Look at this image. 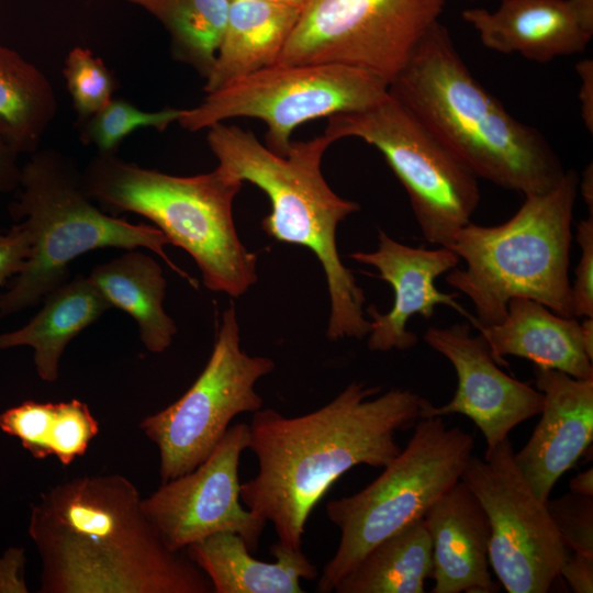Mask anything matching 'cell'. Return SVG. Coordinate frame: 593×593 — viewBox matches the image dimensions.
<instances>
[{
	"label": "cell",
	"instance_id": "obj_1",
	"mask_svg": "<svg viewBox=\"0 0 593 593\" xmlns=\"http://www.w3.org/2000/svg\"><path fill=\"white\" fill-rule=\"evenodd\" d=\"M380 391L351 382L304 415L287 417L273 409L253 413L248 449L258 471L240 483V501L272 523L281 544L301 548L311 512L335 481L356 466L387 467L402 450L396 434L432 405L410 390Z\"/></svg>",
	"mask_w": 593,
	"mask_h": 593
},
{
	"label": "cell",
	"instance_id": "obj_2",
	"mask_svg": "<svg viewBox=\"0 0 593 593\" xmlns=\"http://www.w3.org/2000/svg\"><path fill=\"white\" fill-rule=\"evenodd\" d=\"M121 474L82 475L32 505L29 535L42 593H211L202 570L171 550Z\"/></svg>",
	"mask_w": 593,
	"mask_h": 593
},
{
	"label": "cell",
	"instance_id": "obj_3",
	"mask_svg": "<svg viewBox=\"0 0 593 593\" xmlns=\"http://www.w3.org/2000/svg\"><path fill=\"white\" fill-rule=\"evenodd\" d=\"M473 174L524 197L550 191L566 170L545 136L472 75L449 30L435 22L389 86Z\"/></svg>",
	"mask_w": 593,
	"mask_h": 593
},
{
	"label": "cell",
	"instance_id": "obj_4",
	"mask_svg": "<svg viewBox=\"0 0 593 593\" xmlns=\"http://www.w3.org/2000/svg\"><path fill=\"white\" fill-rule=\"evenodd\" d=\"M208 130L206 141L217 168L255 184L268 197L271 211L262 219L261 230L278 242L306 247L320 261L331 300L328 339L367 336L371 324L365 317L363 290L343 264L336 245L338 224L360 206L336 194L321 169L334 141L323 133L292 143L280 155L236 125L221 122Z\"/></svg>",
	"mask_w": 593,
	"mask_h": 593
},
{
	"label": "cell",
	"instance_id": "obj_5",
	"mask_svg": "<svg viewBox=\"0 0 593 593\" xmlns=\"http://www.w3.org/2000/svg\"><path fill=\"white\" fill-rule=\"evenodd\" d=\"M82 180L104 211L152 221L193 258L208 289L239 298L257 281V256L240 242L233 219L243 182L220 168L179 177L127 163L115 152H99Z\"/></svg>",
	"mask_w": 593,
	"mask_h": 593
},
{
	"label": "cell",
	"instance_id": "obj_6",
	"mask_svg": "<svg viewBox=\"0 0 593 593\" xmlns=\"http://www.w3.org/2000/svg\"><path fill=\"white\" fill-rule=\"evenodd\" d=\"M578 191L579 175L567 170L550 191L526 195L506 222H470L457 232L450 249L466 261V269L455 268L445 279L474 305V326L502 322L513 298L532 299L573 317L569 264Z\"/></svg>",
	"mask_w": 593,
	"mask_h": 593
},
{
	"label": "cell",
	"instance_id": "obj_7",
	"mask_svg": "<svg viewBox=\"0 0 593 593\" xmlns=\"http://www.w3.org/2000/svg\"><path fill=\"white\" fill-rule=\"evenodd\" d=\"M19 188L10 212L27 227L32 253L23 270L0 293V317L36 305L69 280V265L75 258L99 248H147L198 287L166 254L165 246L170 243L160 230L108 215L92 203L82 171L69 156L56 149L31 154L21 167Z\"/></svg>",
	"mask_w": 593,
	"mask_h": 593
},
{
	"label": "cell",
	"instance_id": "obj_8",
	"mask_svg": "<svg viewBox=\"0 0 593 593\" xmlns=\"http://www.w3.org/2000/svg\"><path fill=\"white\" fill-rule=\"evenodd\" d=\"M473 448V437L460 427H447L443 416L419 418L406 447L374 481L329 501L326 513L340 539L317 579V591L332 592L370 549L423 518L460 480Z\"/></svg>",
	"mask_w": 593,
	"mask_h": 593
},
{
	"label": "cell",
	"instance_id": "obj_9",
	"mask_svg": "<svg viewBox=\"0 0 593 593\" xmlns=\"http://www.w3.org/2000/svg\"><path fill=\"white\" fill-rule=\"evenodd\" d=\"M334 142L355 137L376 147L407 192L422 236L450 248L480 201L474 174L390 92L360 111L327 118Z\"/></svg>",
	"mask_w": 593,
	"mask_h": 593
},
{
	"label": "cell",
	"instance_id": "obj_10",
	"mask_svg": "<svg viewBox=\"0 0 593 593\" xmlns=\"http://www.w3.org/2000/svg\"><path fill=\"white\" fill-rule=\"evenodd\" d=\"M389 86L344 65L276 64L206 93L198 107L183 109L178 123L195 132L228 119H257L267 126L266 146L284 155L301 124L369 108L389 93Z\"/></svg>",
	"mask_w": 593,
	"mask_h": 593
},
{
	"label": "cell",
	"instance_id": "obj_11",
	"mask_svg": "<svg viewBox=\"0 0 593 593\" xmlns=\"http://www.w3.org/2000/svg\"><path fill=\"white\" fill-rule=\"evenodd\" d=\"M275 370L272 359L240 348L233 303L223 312L211 356L192 385L176 402L139 423L159 451L163 482L192 471L214 449L230 423L262 409L256 382Z\"/></svg>",
	"mask_w": 593,
	"mask_h": 593
},
{
	"label": "cell",
	"instance_id": "obj_12",
	"mask_svg": "<svg viewBox=\"0 0 593 593\" xmlns=\"http://www.w3.org/2000/svg\"><path fill=\"white\" fill-rule=\"evenodd\" d=\"M446 0H304L276 64H336L389 82L437 21ZM275 64V65H276Z\"/></svg>",
	"mask_w": 593,
	"mask_h": 593
},
{
	"label": "cell",
	"instance_id": "obj_13",
	"mask_svg": "<svg viewBox=\"0 0 593 593\" xmlns=\"http://www.w3.org/2000/svg\"><path fill=\"white\" fill-rule=\"evenodd\" d=\"M510 438L473 455L460 480L483 506L490 523L489 562L508 593H546L568 559L546 503L514 459Z\"/></svg>",
	"mask_w": 593,
	"mask_h": 593
},
{
	"label": "cell",
	"instance_id": "obj_14",
	"mask_svg": "<svg viewBox=\"0 0 593 593\" xmlns=\"http://www.w3.org/2000/svg\"><path fill=\"white\" fill-rule=\"evenodd\" d=\"M249 445V425L226 430L210 455L192 471L163 482L143 510L164 542L175 551L219 532L238 534L255 551L267 522L244 508L238 467Z\"/></svg>",
	"mask_w": 593,
	"mask_h": 593
},
{
	"label": "cell",
	"instance_id": "obj_15",
	"mask_svg": "<svg viewBox=\"0 0 593 593\" xmlns=\"http://www.w3.org/2000/svg\"><path fill=\"white\" fill-rule=\"evenodd\" d=\"M424 340L451 362L458 380L452 399L439 407L432 404L424 417L465 415L478 426L491 450L514 427L540 413L542 393L506 374L482 336L471 335L469 323L429 327Z\"/></svg>",
	"mask_w": 593,
	"mask_h": 593
},
{
	"label": "cell",
	"instance_id": "obj_16",
	"mask_svg": "<svg viewBox=\"0 0 593 593\" xmlns=\"http://www.w3.org/2000/svg\"><path fill=\"white\" fill-rule=\"evenodd\" d=\"M378 248L374 251H355L349 255L357 262L369 265L379 271V278L393 289L394 301L389 312L382 314L374 305L367 307L371 329L367 346L371 351L407 350L418 337L407 329L414 315L430 318L437 305L450 306L473 322L457 301L456 293L437 289L436 279L455 269L461 260L450 248L437 249L412 247L390 237L379 230Z\"/></svg>",
	"mask_w": 593,
	"mask_h": 593
},
{
	"label": "cell",
	"instance_id": "obj_17",
	"mask_svg": "<svg viewBox=\"0 0 593 593\" xmlns=\"http://www.w3.org/2000/svg\"><path fill=\"white\" fill-rule=\"evenodd\" d=\"M535 384L544 395L540 419L514 459L544 502L593 440V378L577 379L535 366Z\"/></svg>",
	"mask_w": 593,
	"mask_h": 593
},
{
	"label": "cell",
	"instance_id": "obj_18",
	"mask_svg": "<svg viewBox=\"0 0 593 593\" xmlns=\"http://www.w3.org/2000/svg\"><path fill=\"white\" fill-rule=\"evenodd\" d=\"M433 545L432 593H493L489 571L491 528L488 515L459 480L425 513Z\"/></svg>",
	"mask_w": 593,
	"mask_h": 593
},
{
	"label": "cell",
	"instance_id": "obj_19",
	"mask_svg": "<svg viewBox=\"0 0 593 593\" xmlns=\"http://www.w3.org/2000/svg\"><path fill=\"white\" fill-rule=\"evenodd\" d=\"M461 16L486 48L537 63L582 53L593 35L569 0H501L494 11L471 8Z\"/></svg>",
	"mask_w": 593,
	"mask_h": 593
},
{
	"label": "cell",
	"instance_id": "obj_20",
	"mask_svg": "<svg viewBox=\"0 0 593 593\" xmlns=\"http://www.w3.org/2000/svg\"><path fill=\"white\" fill-rule=\"evenodd\" d=\"M500 366L505 356L528 359L537 367L562 371L577 379L593 378L581 324L527 298H513L502 322L475 326Z\"/></svg>",
	"mask_w": 593,
	"mask_h": 593
},
{
	"label": "cell",
	"instance_id": "obj_21",
	"mask_svg": "<svg viewBox=\"0 0 593 593\" xmlns=\"http://www.w3.org/2000/svg\"><path fill=\"white\" fill-rule=\"evenodd\" d=\"M215 593H302L301 580L317 578V568L302 552L276 541L273 562L255 559L244 539L232 532L212 534L187 547Z\"/></svg>",
	"mask_w": 593,
	"mask_h": 593
},
{
	"label": "cell",
	"instance_id": "obj_22",
	"mask_svg": "<svg viewBox=\"0 0 593 593\" xmlns=\"http://www.w3.org/2000/svg\"><path fill=\"white\" fill-rule=\"evenodd\" d=\"M302 4L231 0L223 36L204 91L211 93L277 63Z\"/></svg>",
	"mask_w": 593,
	"mask_h": 593
},
{
	"label": "cell",
	"instance_id": "obj_23",
	"mask_svg": "<svg viewBox=\"0 0 593 593\" xmlns=\"http://www.w3.org/2000/svg\"><path fill=\"white\" fill-rule=\"evenodd\" d=\"M43 301V307L24 326L0 334V350L32 347L37 376L55 382L69 342L112 306L89 277L81 275L52 290Z\"/></svg>",
	"mask_w": 593,
	"mask_h": 593
},
{
	"label": "cell",
	"instance_id": "obj_24",
	"mask_svg": "<svg viewBox=\"0 0 593 593\" xmlns=\"http://www.w3.org/2000/svg\"><path fill=\"white\" fill-rule=\"evenodd\" d=\"M88 277L111 306L135 320L148 351L160 354L171 345L177 326L164 310L167 282L154 258L136 248L128 249L94 266Z\"/></svg>",
	"mask_w": 593,
	"mask_h": 593
},
{
	"label": "cell",
	"instance_id": "obj_25",
	"mask_svg": "<svg viewBox=\"0 0 593 593\" xmlns=\"http://www.w3.org/2000/svg\"><path fill=\"white\" fill-rule=\"evenodd\" d=\"M0 429L18 438L35 459L53 456L68 466L86 454L99 423L77 399L57 403L30 400L3 411Z\"/></svg>",
	"mask_w": 593,
	"mask_h": 593
},
{
	"label": "cell",
	"instance_id": "obj_26",
	"mask_svg": "<svg viewBox=\"0 0 593 593\" xmlns=\"http://www.w3.org/2000/svg\"><path fill=\"white\" fill-rule=\"evenodd\" d=\"M57 113L47 77L0 43V138L18 154H33Z\"/></svg>",
	"mask_w": 593,
	"mask_h": 593
},
{
	"label": "cell",
	"instance_id": "obj_27",
	"mask_svg": "<svg viewBox=\"0 0 593 593\" xmlns=\"http://www.w3.org/2000/svg\"><path fill=\"white\" fill-rule=\"evenodd\" d=\"M432 575V539L424 518H419L370 549L333 591L423 593Z\"/></svg>",
	"mask_w": 593,
	"mask_h": 593
},
{
	"label": "cell",
	"instance_id": "obj_28",
	"mask_svg": "<svg viewBox=\"0 0 593 593\" xmlns=\"http://www.w3.org/2000/svg\"><path fill=\"white\" fill-rule=\"evenodd\" d=\"M154 15L168 31L172 57L210 74L225 29L230 0H127Z\"/></svg>",
	"mask_w": 593,
	"mask_h": 593
},
{
	"label": "cell",
	"instance_id": "obj_29",
	"mask_svg": "<svg viewBox=\"0 0 593 593\" xmlns=\"http://www.w3.org/2000/svg\"><path fill=\"white\" fill-rule=\"evenodd\" d=\"M182 111L168 108L147 112L123 99H112L102 110L81 121L80 137L85 144H93L99 152H115L132 132L144 127L163 132L178 122Z\"/></svg>",
	"mask_w": 593,
	"mask_h": 593
},
{
	"label": "cell",
	"instance_id": "obj_30",
	"mask_svg": "<svg viewBox=\"0 0 593 593\" xmlns=\"http://www.w3.org/2000/svg\"><path fill=\"white\" fill-rule=\"evenodd\" d=\"M63 75L79 120L102 110L113 98L115 80L100 57L85 47H74L65 59Z\"/></svg>",
	"mask_w": 593,
	"mask_h": 593
},
{
	"label": "cell",
	"instance_id": "obj_31",
	"mask_svg": "<svg viewBox=\"0 0 593 593\" xmlns=\"http://www.w3.org/2000/svg\"><path fill=\"white\" fill-rule=\"evenodd\" d=\"M545 503L564 546L593 556V496L570 491Z\"/></svg>",
	"mask_w": 593,
	"mask_h": 593
},
{
	"label": "cell",
	"instance_id": "obj_32",
	"mask_svg": "<svg viewBox=\"0 0 593 593\" xmlns=\"http://www.w3.org/2000/svg\"><path fill=\"white\" fill-rule=\"evenodd\" d=\"M577 242L581 256L571 286L572 315L593 318V215L578 224Z\"/></svg>",
	"mask_w": 593,
	"mask_h": 593
},
{
	"label": "cell",
	"instance_id": "obj_33",
	"mask_svg": "<svg viewBox=\"0 0 593 593\" xmlns=\"http://www.w3.org/2000/svg\"><path fill=\"white\" fill-rule=\"evenodd\" d=\"M31 253L32 237L22 222L0 234V287L9 284L23 270Z\"/></svg>",
	"mask_w": 593,
	"mask_h": 593
},
{
	"label": "cell",
	"instance_id": "obj_34",
	"mask_svg": "<svg viewBox=\"0 0 593 593\" xmlns=\"http://www.w3.org/2000/svg\"><path fill=\"white\" fill-rule=\"evenodd\" d=\"M575 593L593 592V556L573 552L561 567L560 574Z\"/></svg>",
	"mask_w": 593,
	"mask_h": 593
},
{
	"label": "cell",
	"instance_id": "obj_35",
	"mask_svg": "<svg viewBox=\"0 0 593 593\" xmlns=\"http://www.w3.org/2000/svg\"><path fill=\"white\" fill-rule=\"evenodd\" d=\"M24 550L10 548L0 558V592H27L24 577Z\"/></svg>",
	"mask_w": 593,
	"mask_h": 593
},
{
	"label": "cell",
	"instance_id": "obj_36",
	"mask_svg": "<svg viewBox=\"0 0 593 593\" xmlns=\"http://www.w3.org/2000/svg\"><path fill=\"white\" fill-rule=\"evenodd\" d=\"M575 70L580 79L579 103L581 118L590 131L593 132V60L583 59L575 65Z\"/></svg>",
	"mask_w": 593,
	"mask_h": 593
},
{
	"label": "cell",
	"instance_id": "obj_37",
	"mask_svg": "<svg viewBox=\"0 0 593 593\" xmlns=\"http://www.w3.org/2000/svg\"><path fill=\"white\" fill-rule=\"evenodd\" d=\"M18 153L0 138V193H8L19 188L21 167Z\"/></svg>",
	"mask_w": 593,
	"mask_h": 593
},
{
	"label": "cell",
	"instance_id": "obj_38",
	"mask_svg": "<svg viewBox=\"0 0 593 593\" xmlns=\"http://www.w3.org/2000/svg\"><path fill=\"white\" fill-rule=\"evenodd\" d=\"M571 492L593 496V469L589 468L574 475L569 483Z\"/></svg>",
	"mask_w": 593,
	"mask_h": 593
},
{
	"label": "cell",
	"instance_id": "obj_39",
	"mask_svg": "<svg viewBox=\"0 0 593 593\" xmlns=\"http://www.w3.org/2000/svg\"><path fill=\"white\" fill-rule=\"evenodd\" d=\"M579 189L581 195L590 210V215H593V164L590 163L579 177Z\"/></svg>",
	"mask_w": 593,
	"mask_h": 593
},
{
	"label": "cell",
	"instance_id": "obj_40",
	"mask_svg": "<svg viewBox=\"0 0 593 593\" xmlns=\"http://www.w3.org/2000/svg\"><path fill=\"white\" fill-rule=\"evenodd\" d=\"M584 27L593 33V0H569Z\"/></svg>",
	"mask_w": 593,
	"mask_h": 593
},
{
	"label": "cell",
	"instance_id": "obj_41",
	"mask_svg": "<svg viewBox=\"0 0 593 593\" xmlns=\"http://www.w3.org/2000/svg\"><path fill=\"white\" fill-rule=\"evenodd\" d=\"M580 324L586 353L589 357L593 360V318L584 317Z\"/></svg>",
	"mask_w": 593,
	"mask_h": 593
},
{
	"label": "cell",
	"instance_id": "obj_42",
	"mask_svg": "<svg viewBox=\"0 0 593 593\" xmlns=\"http://www.w3.org/2000/svg\"><path fill=\"white\" fill-rule=\"evenodd\" d=\"M273 1H281V2H288V3H293V4H302L304 0H273Z\"/></svg>",
	"mask_w": 593,
	"mask_h": 593
},
{
	"label": "cell",
	"instance_id": "obj_43",
	"mask_svg": "<svg viewBox=\"0 0 593 593\" xmlns=\"http://www.w3.org/2000/svg\"><path fill=\"white\" fill-rule=\"evenodd\" d=\"M1 1H2V0H0V5H1Z\"/></svg>",
	"mask_w": 593,
	"mask_h": 593
}]
</instances>
